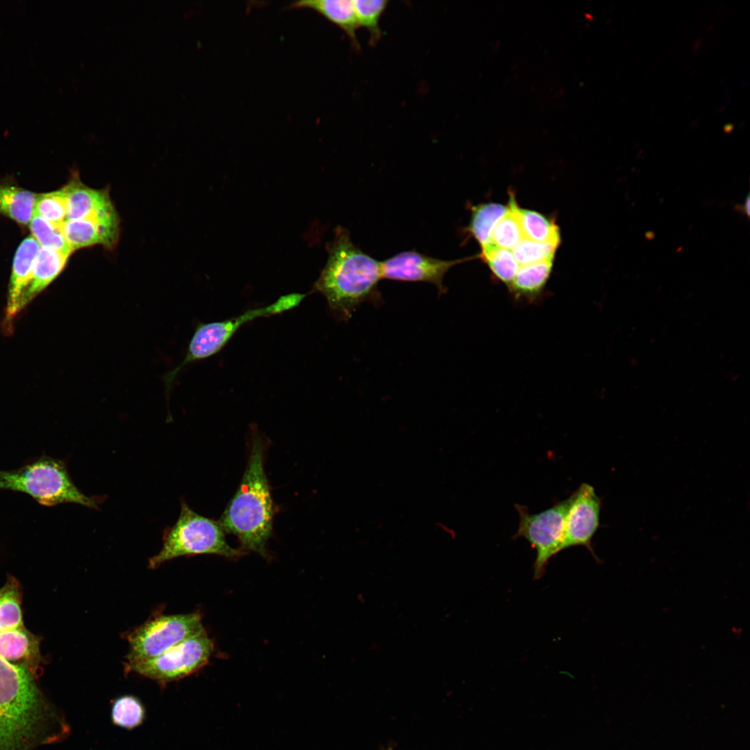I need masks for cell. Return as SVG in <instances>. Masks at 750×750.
I'll return each instance as SVG.
<instances>
[{
	"mask_svg": "<svg viewBox=\"0 0 750 750\" xmlns=\"http://www.w3.org/2000/svg\"><path fill=\"white\" fill-rule=\"evenodd\" d=\"M40 248L35 238L29 235L20 243L15 252L8 290L7 323L20 312V299L31 281Z\"/></svg>",
	"mask_w": 750,
	"mask_h": 750,
	"instance_id": "14",
	"label": "cell"
},
{
	"mask_svg": "<svg viewBox=\"0 0 750 750\" xmlns=\"http://www.w3.org/2000/svg\"><path fill=\"white\" fill-rule=\"evenodd\" d=\"M40 639L24 626L0 633V656L35 676L42 662Z\"/></svg>",
	"mask_w": 750,
	"mask_h": 750,
	"instance_id": "15",
	"label": "cell"
},
{
	"mask_svg": "<svg viewBox=\"0 0 750 750\" xmlns=\"http://www.w3.org/2000/svg\"><path fill=\"white\" fill-rule=\"evenodd\" d=\"M0 490L24 493L44 506L72 503L97 508L100 500L76 487L63 460L46 455L15 469H0Z\"/></svg>",
	"mask_w": 750,
	"mask_h": 750,
	"instance_id": "4",
	"label": "cell"
},
{
	"mask_svg": "<svg viewBox=\"0 0 750 750\" xmlns=\"http://www.w3.org/2000/svg\"><path fill=\"white\" fill-rule=\"evenodd\" d=\"M567 499L560 551L573 547H585L599 562L592 541L599 527L602 508L601 498L592 485L583 483Z\"/></svg>",
	"mask_w": 750,
	"mask_h": 750,
	"instance_id": "10",
	"label": "cell"
},
{
	"mask_svg": "<svg viewBox=\"0 0 750 750\" xmlns=\"http://www.w3.org/2000/svg\"><path fill=\"white\" fill-rule=\"evenodd\" d=\"M384 750H393V749H392V747H388V748L385 749Z\"/></svg>",
	"mask_w": 750,
	"mask_h": 750,
	"instance_id": "30",
	"label": "cell"
},
{
	"mask_svg": "<svg viewBox=\"0 0 750 750\" xmlns=\"http://www.w3.org/2000/svg\"><path fill=\"white\" fill-rule=\"evenodd\" d=\"M508 209V206L497 203H484L472 207L467 231L481 248L492 243V232Z\"/></svg>",
	"mask_w": 750,
	"mask_h": 750,
	"instance_id": "20",
	"label": "cell"
},
{
	"mask_svg": "<svg viewBox=\"0 0 750 750\" xmlns=\"http://www.w3.org/2000/svg\"><path fill=\"white\" fill-rule=\"evenodd\" d=\"M69 256L57 251L40 248L31 281L20 299V311L60 274Z\"/></svg>",
	"mask_w": 750,
	"mask_h": 750,
	"instance_id": "16",
	"label": "cell"
},
{
	"mask_svg": "<svg viewBox=\"0 0 750 750\" xmlns=\"http://www.w3.org/2000/svg\"><path fill=\"white\" fill-rule=\"evenodd\" d=\"M28 225L31 236L35 238L41 248L52 249L68 256L73 252L60 228L35 214Z\"/></svg>",
	"mask_w": 750,
	"mask_h": 750,
	"instance_id": "27",
	"label": "cell"
},
{
	"mask_svg": "<svg viewBox=\"0 0 750 750\" xmlns=\"http://www.w3.org/2000/svg\"><path fill=\"white\" fill-rule=\"evenodd\" d=\"M305 297L306 294L300 293L283 295L271 304L247 310L239 315L226 320L198 324L190 341L184 359L162 378L167 394L169 395L176 376L186 365L208 358L217 353L244 324L260 317L275 315L290 310L298 306Z\"/></svg>",
	"mask_w": 750,
	"mask_h": 750,
	"instance_id": "6",
	"label": "cell"
},
{
	"mask_svg": "<svg viewBox=\"0 0 750 750\" xmlns=\"http://www.w3.org/2000/svg\"><path fill=\"white\" fill-rule=\"evenodd\" d=\"M515 210L524 238L540 242L560 244L559 230L555 222L538 212L521 208L517 205Z\"/></svg>",
	"mask_w": 750,
	"mask_h": 750,
	"instance_id": "21",
	"label": "cell"
},
{
	"mask_svg": "<svg viewBox=\"0 0 750 750\" xmlns=\"http://www.w3.org/2000/svg\"><path fill=\"white\" fill-rule=\"evenodd\" d=\"M288 8H310L317 11L340 28L357 49L360 48L356 31L359 28L352 1L303 0L292 2Z\"/></svg>",
	"mask_w": 750,
	"mask_h": 750,
	"instance_id": "17",
	"label": "cell"
},
{
	"mask_svg": "<svg viewBox=\"0 0 750 750\" xmlns=\"http://www.w3.org/2000/svg\"><path fill=\"white\" fill-rule=\"evenodd\" d=\"M265 444L254 435L240 486L218 522L224 532L239 539L242 548L266 556L272 535L274 505L264 470Z\"/></svg>",
	"mask_w": 750,
	"mask_h": 750,
	"instance_id": "3",
	"label": "cell"
},
{
	"mask_svg": "<svg viewBox=\"0 0 750 750\" xmlns=\"http://www.w3.org/2000/svg\"><path fill=\"white\" fill-rule=\"evenodd\" d=\"M334 233L333 240L326 245L328 260L312 292L326 298L335 317L347 320L362 303L382 301L378 288L382 266L353 242L347 229L338 226Z\"/></svg>",
	"mask_w": 750,
	"mask_h": 750,
	"instance_id": "2",
	"label": "cell"
},
{
	"mask_svg": "<svg viewBox=\"0 0 750 750\" xmlns=\"http://www.w3.org/2000/svg\"><path fill=\"white\" fill-rule=\"evenodd\" d=\"M358 27L367 30L372 44H375L381 36L379 22L388 6L386 0H353Z\"/></svg>",
	"mask_w": 750,
	"mask_h": 750,
	"instance_id": "28",
	"label": "cell"
},
{
	"mask_svg": "<svg viewBox=\"0 0 750 750\" xmlns=\"http://www.w3.org/2000/svg\"><path fill=\"white\" fill-rule=\"evenodd\" d=\"M465 260H442L415 251H405L381 262L382 277L394 281L429 283L435 285L442 294L447 290L443 284L444 275L453 266Z\"/></svg>",
	"mask_w": 750,
	"mask_h": 750,
	"instance_id": "11",
	"label": "cell"
},
{
	"mask_svg": "<svg viewBox=\"0 0 750 750\" xmlns=\"http://www.w3.org/2000/svg\"><path fill=\"white\" fill-rule=\"evenodd\" d=\"M119 219L66 220L60 229L72 251L94 245L112 249L119 238Z\"/></svg>",
	"mask_w": 750,
	"mask_h": 750,
	"instance_id": "13",
	"label": "cell"
},
{
	"mask_svg": "<svg viewBox=\"0 0 750 750\" xmlns=\"http://www.w3.org/2000/svg\"><path fill=\"white\" fill-rule=\"evenodd\" d=\"M33 214L60 228L67 220V201L64 188L37 194Z\"/></svg>",
	"mask_w": 750,
	"mask_h": 750,
	"instance_id": "26",
	"label": "cell"
},
{
	"mask_svg": "<svg viewBox=\"0 0 750 750\" xmlns=\"http://www.w3.org/2000/svg\"><path fill=\"white\" fill-rule=\"evenodd\" d=\"M144 718V707L135 696H120L112 703L111 719L119 727L133 729L139 726Z\"/></svg>",
	"mask_w": 750,
	"mask_h": 750,
	"instance_id": "25",
	"label": "cell"
},
{
	"mask_svg": "<svg viewBox=\"0 0 750 750\" xmlns=\"http://www.w3.org/2000/svg\"><path fill=\"white\" fill-rule=\"evenodd\" d=\"M481 249V256L488 265L495 278L504 283L508 288L512 283L520 266L512 251L498 247L492 243Z\"/></svg>",
	"mask_w": 750,
	"mask_h": 750,
	"instance_id": "24",
	"label": "cell"
},
{
	"mask_svg": "<svg viewBox=\"0 0 750 750\" xmlns=\"http://www.w3.org/2000/svg\"><path fill=\"white\" fill-rule=\"evenodd\" d=\"M21 589L13 577L0 589V633L24 625L21 609Z\"/></svg>",
	"mask_w": 750,
	"mask_h": 750,
	"instance_id": "22",
	"label": "cell"
},
{
	"mask_svg": "<svg viewBox=\"0 0 750 750\" xmlns=\"http://www.w3.org/2000/svg\"><path fill=\"white\" fill-rule=\"evenodd\" d=\"M213 648V643L203 628L156 657L126 662L125 669L127 672L166 684L183 678L203 667L208 662Z\"/></svg>",
	"mask_w": 750,
	"mask_h": 750,
	"instance_id": "8",
	"label": "cell"
},
{
	"mask_svg": "<svg viewBox=\"0 0 750 750\" xmlns=\"http://www.w3.org/2000/svg\"><path fill=\"white\" fill-rule=\"evenodd\" d=\"M516 205L515 198L511 197L508 211L499 220L492 232L491 242L498 247L512 250L524 238L515 210Z\"/></svg>",
	"mask_w": 750,
	"mask_h": 750,
	"instance_id": "23",
	"label": "cell"
},
{
	"mask_svg": "<svg viewBox=\"0 0 750 750\" xmlns=\"http://www.w3.org/2000/svg\"><path fill=\"white\" fill-rule=\"evenodd\" d=\"M163 533L162 548L149 560L150 569L181 556L210 553L234 558L240 555L226 542L218 522L199 515L183 501L177 521Z\"/></svg>",
	"mask_w": 750,
	"mask_h": 750,
	"instance_id": "5",
	"label": "cell"
},
{
	"mask_svg": "<svg viewBox=\"0 0 750 750\" xmlns=\"http://www.w3.org/2000/svg\"><path fill=\"white\" fill-rule=\"evenodd\" d=\"M66 194L67 220L119 219L108 189L96 190L81 182L74 172L62 187Z\"/></svg>",
	"mask_w": 750,
	"mask_h": 750,
	"instance_id": "12",
	"label": "cell"
},
{
	"mask_svg": "<svg viewBox=\"0 0 750 750\" xmlns=\"http://www.w3.org/2000/svg\"><path fill=\"white\" fill-rule=\"evenodd\" d=\"M568 499L559 501L549 508L531 514L525 506H515L519 523L513 539L522 538L536 551L533 577L540 579L544 574L550 559L560 552L564 536L565 514Z\"/></svg>",
	"mask_w": 750,
	"mask_h": 750,
	"instance_id": "9",
	"label": "cell"
},
{
	"mask_svg": "<svg viewBox=\"0 0 750 750\" xmlns=\"http://www.w3.org/2000/svg\"><path fill=\"white\" fill-rule=\"evenodd\" d=\"M69 731L35 676L0 656V750H35L60 741Z\"/></svg>",
	"mask_w": 750,
	"mask_h": 750,
	"instance_id": "1",
	"label": "cell"
},
{
	"mask_svg": "<svg viewBox=\"0 0 750 750\" xmlns=\"http://www.w3.org/2000/svg\"><path fill=\"white\" fill-rule=\"evenodd\" d=\"M558 244L555 242H540L524 238L511 251L521 266L544 260H553Z\"/></svg>",
	"mask_w": 750,
	"mask_h": 750,
	"instance_id": "29",
	"label": "cell"
},
{
	"mask_svg": "<svg viewBox=\"0 0 750 750\" xmlns=\"http://www.w3.org/2000/svg\"><path fill=\"white\" fill-rule=\"evenodd\" d=\"M203 628L199 612L153 617L127 634V662L156 657Z\"/></svg>",
	"mask_w": 750,
	"mask_h": 750,
	"instance_id": "7",
	"label": "cell"
},
{
	"mask_svg": "<svg viewBox=\"0 0 750 750\" xmlns=\"http://www.w3.org/2000/svg\"><path fill=\"white\" fill-rule=\"evenodd\" d=\"M553 260L519 266L510 285L508 287L516 300L533 302L539 298L549 278Z\"/></svg>",
	"mask_w": 750,
	"mask_h": 750,
	"instance_id": "18",
	"label": "cell"
},
{
	"mask_svg": "<svg viewBox=\"0 0 750 750\" xmlns=\"http://www.w3.org/2000/svg\"><path fill=\"white\" fill-rule=\"evenodd\" d=\"M37 194L17 185L1 183L0 214L21 226L29 224Z\"/></svg>",
	"mask_w": 750,
	"mask_h": 750,
	"instance_id": "19",
	"label": "cell"
}]
</instances>
